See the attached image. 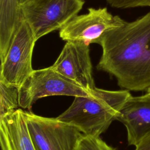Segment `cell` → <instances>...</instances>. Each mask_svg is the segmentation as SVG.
<instances>
[{
	"instance_id": "cell-1",
	"label": "cell",
	"mask_w": 150,
	"mask_h": 150,
	"mask_svg": "<svg viewBox=\"0 0 150 150\" xmlns=\"http://www.w3.org/2000/svg\"><path fill=\"white\" fill-rule=\"evenodd\" d=\"M97 69L113 76L127 90L150 88V12L108 31L100 45Z\"/></svg>"
},
{
	"instance_id": "cell-2",
	"label": "cell",
	"mask_w": 150,
	"mask_h": 150,
	"mask_svg": "<svg viewBox=\"0 0 150 150\" xmlns=\"http://www.w3.org/2000/svg\"><path fill=\"white\" fill-rule=\"evenodd\" d=\"M127 90L94 88L87 96L74 97L70 107L57 120L77 128L84 135L99 137L115 120L127 100Z\"/></svg>"
},
{
	"instance_id": "cell-3",
	"label": "cell",
	"mask_w": 150,
	"mask_h": 150,
	"mask_svg": "<svg viewBox=\"0 0 150 150\" xmlns=\"http://www.w3.org/2000/svg\"><path fill=\"white\" fill-rule=\"evenodd\" d=\"M84 0H27L21 4L23 19L38 40L60 30L82 9Z\"/></svg>"
},
{
	"instance_id": "cell-4",
	"label": "cell",
	"mask_w": 150,
	"mask_h": 150,
	"mask_svg": "<svg viewBox=\"0 0 150 150\" xmlns=\"http://www.w3.org/2000/svg\"><path fill=\"white\" fill-rule=\"evenodd\" d=\"M91 92L60 74L51 66L34 70L19 87V106L30 110L39 99L53 96H83Z\"/></svg>"
},
{
	"instance_id": "cell-5",
	"label": "cell",
	"mask_w": 150,
	"mask_h": 150,
	"mask_svg": "<svg viewBox=\"0 0 150 150\" xmlns=\"http://www.w3.org/2000/svg\"><path fill=\"white\" fill-rule=\"evenodd\" d=\"M28 131L36 150H76L83 134L76 127L57 118L25 111Z\"/></svg>"
},
{
	"instance_id": "cell-6",
	"label": "cell",
	"mask_w": 150,
	"mask_h": 150,
	"mask_svg": "<svg viewBox=\"0 0 150 150\" xmlns=\"http://www.w3.org/2000/svg\"><path fill=\"white\" fill-rule=\"evenodd\" d=\"M35 38L30 28L23 20L12 40L8 53L1 62L0 81L19 87L34 70L32 59Z\"/></svg>"
},
{
	"instance_id": "cell-7",
	"label": "cell",
	"mask_w": 150,
	"mask_h": 150,
	"mask_svg": "<svg viewBox=\"0 0 150 150\" xmlns=\"http://www.w3.org/2000/svg\"><path fill=\"white\" fill-rule=\"evenodd\" d=\"M124 21L118 15H113L106 7L90 8L87 13L76 15L60 29L59 37L66 42L100 45L105 35Z\"/></svg>"
},
{
	"instance_id": "cell-8",
	"label": "cell",
	"mask_w": 150,
	"mask_h": 150,
	"mask_svg": "<svg viewBox=\"0 0 150 150\" xmlns=\"http://www.w3.org/2000/svg\"><path fill=\"white\" fill-rule=\"evenodd\" d=\"M51 67L88 91L96 87L89 45L66 42Z\"/></svg>"
},
{
	"instance_id": "cell-9",
	"label": "cell",
	"mask_w": 150,
	"mask_h": 150,
	"mask_svg": "<svg viewBox=\"0 0 150 150\" xmlns=\"http://www.w3.org/2000/svg\"><path fill=\"white\" fill-rule=\"evenodd\" d=\"M117 120L127 129L128 144L136 146L150 133V93L131 96L121 108Z\"/></svg>"
},
{
	"instance_id": "cell-10",
	"label": "cell",
	"mask_w": 150,
	"mask_h": 150,
	"mask_svg": "<svg viewBox=\"0 0 150 150\" xmlns=\"http://www.w3.org/2000/svg\"><path fill=\"white\" fill-rule=\"evenodd\" d=\"M0 143L1 150H36L24 110L18 108L0 118Z\"/></svg>"
},
{
	"instance_id": "cell-11",
	"label": "cell",
	"mask_w": 150,
	"mask_h": 150,
	"mask_svg": "<svg viewBox=\"0 0 150 150\" xmlns=\"http://www.w3.org/2000/svg\"><path fill=\"white\" fill-rule=\"evenodd\" d=\"M23 20L19 0H0V59L5 57L13 37Z\"/></svg>"
},
{
	"instance_id": "cell-12",
	"label": "cell",
	"mask_w": 150,
	"mask_h": 150,
	"mask_svg": "<svg viewBox=\"0 0 150 150\" xmlns=\"http://www.w3.org/2000/svg\"><path fill=\"white\" fill-rule=\"evenodd\" d=\"M19 88L0 81V118L18 109Z\"/></svg>"
},
{
	"instance_id": "cell-13",
	"label": "cell",
	"mask_w": 150,
	"mask_h": 150,
	"mask_svg": "<svg viewBox=\"0 0 150 150\" xmlns=\"http://www.w3.org/2000/svg\"><path fill=\"white\" fill-rule=\"evenodd\" d=\"M76 150H116L99 137L83 135Z\"/></svg>"
},
{
	"instance_id": "cell-14",
	"label": "cell",
	"mask_w": 150,
	"mask_h": 150,
	"mask_svg": "<svg viewBox=\"0 0 150 150\" xmlns=\"http://www.w3.org/2000/svg\"><path fill=\"white\" fill-rule=\"evenodd\" d=\"M111 7L118 9H128L141 6L150 7V0H106Z\"/></svg>"
},
{
	"instance_id": "cell-15",
	"label": "cell",
	"mask_w": 150,
	"mask_h": 150,
	"mask_svg": "<svg viewBox=\"0 0 150 150\" xmlns=\"http://www.w3.org/2000/svg\"><path fill=\"white\" fill-rule=\"evenodd\" d=\"M135 146V150H150V133Z\"/></svg>"
},
{
	"instance_id": "cell-16",
	"label": "cell",
	"mask_w": 150,
	"mask_h": 150,
	"mask_svg": "<svg viewBox=\"0 0 150 150\" xmlns=\"http://www.w3.org/2000/svg\"><path fill=\"white\" fill-rule=\"evenodd\" d=\"M19 3H20V5H21V4H23V2H25V1H26L27 0H19Z\"/></svg>"
},
{
	"instance_id": "cell-17",
	"label": "cell",
	"mask_w": 150,
	"mask_h": 150,
	"mask_svg": "<svg viewBox=\"0 0 150 150\" xmlns=\"http://www.w3.org/2000/svg\"><path fill=\"white\" fill-rule=\"evenodd\" d=\"M147 91H148V93H150V88L148 89Z\"/></svg>"
}]
</instances>
